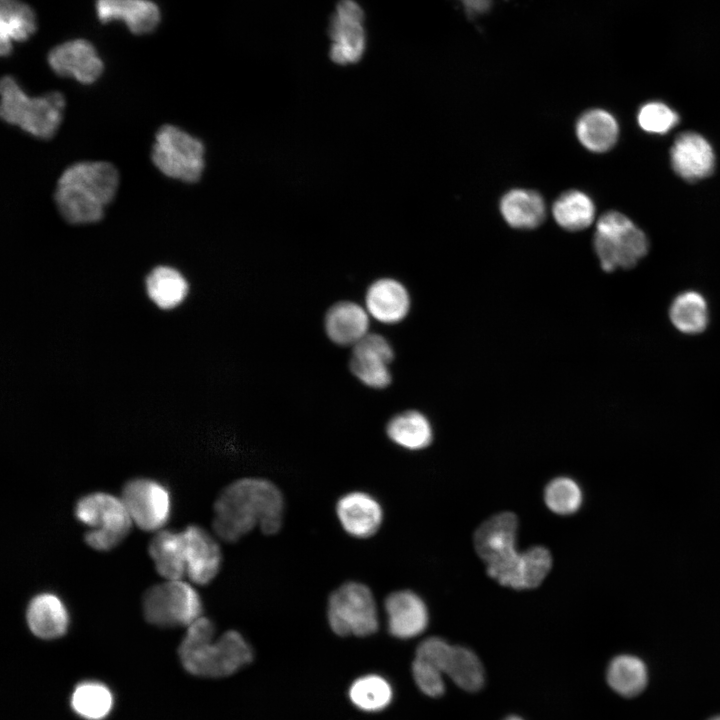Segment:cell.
<instances>
[{
    "label": "cell",
    "instance_id": "6da1fadb",
    "mask_svg": "<svg viewBox=\"0 0 720 720\" xmlns=\"http://www.w3.org/2000/svg\"><path fill=\"white\" fill-rule=\"evenodd\" d=\"M285 510L280 489L270 480L245 477L227 485L214 503L213 531L223 541L234 543L258 528L276 534Z\"/></svg>",
    "mask_w": 720,
    "mask_h": 720
},
{
    "label": "cell",
    "instance_id": "7a4b0ae2",
    "mask_svg": "<svg viewBox=\"0 0 720 720\" xmlns=\"http://www.w3.org/2000/svg\"><path fill=\"white\" fill-rule=\"evenodd\" d=\"M118 184L119 174L111 163L76 162L60 175L54 200L68 223H94L103 217L104 208L113 200Z\"/></svg>",
    "mask_w": 720,
    "mask_h": 720
},
{
    "label": "cell",
    "instance_id": "3957f363",
    "mask_svg": "<svg viewBox=\"0 0 720 720\" xmlns=\"http://www.w3.org/2000/svg\"><path fill=\"white\" fill-rule=\"evenodd\" d=\"M214 623L201 616L187 628L178 654L183 667L203 677H226L253 660L249 642L236 630H228L214 640Z\"/></svg>",
    "mask_w": 720,
    "mask_h": 720
},
{
    "label": "cell",
    "instance_id": "277c9868",
    "mask_svg": "<svg viewBox=\"0 0 720 720\" xmlns=\"http://www.w3.org/2000/svg\"><path fill=\"white\" fill-rule=\"evenodd\" d=\"M517 525L511 512L494 515L476 530L474 545L490 577L503 586L526 589V556L516 550Z\"/></svg>",
    "mask_w": 720,
    "mask_h": 720
},
{
    "label": "cell",
    "instance_id": "5b68a950",
    "mask_svg": "<svg viewBox=\"0 0 720 720\" xmlns=\"http://www.w3.org/2000/svg\"><path fill=\"white\" fill-rule=\"evenodd\" d=\"M0 94V115L5 122L40 139L47 140L55 135L63 118V94L52 91L30 97L10 75L1 79Z\"/></svg>",
    "mask_w": 720,
    "mask_h": 720
},
{
    "label": "cell",
    "instance_id": "8992f818",
    "mask_svg": "<svg viewBox=\"0 0 720 720\" xmlns=\"http://www.w3.org/2000/svg\"><path fill=\"white\" fill-rule=\"evenodd\" d=\"M74 513L79 522L90 528L84 539L97 551H109L120 544L133 522L121 497L105 492L81 497Z\"/></svg>",
    "mask_w": 720,
    "mask_h": 720
},
{
    "label": "cell",
    "instance_id": "52a82bcc",
    "mask_svg": "<svg viewBox=\"0 0 720 720\" xmlns=\"http://www.w3.org/2000/svg\"><path fill=\"white\" fill-rule=\"evenodd\" d=\"M593 246L603 270L611 272L636 265L648 251V240L627 216L609 211L597 222Z\"/></svg>",
    "mask_w": 720,
    "mask_h": 720
},
{
    "label": "cell",
    "instance_id": "ba28073f",
    "mask_svg": "<svg viewBox=\"0 0 720 720\" xmlns=\"http://www.w3.org/2000/svg\"><path fill=\"white\" fill-rule=\"evenodd\" d=\"M327 619L331 630L341 637H367L376 633L379 614L370 588L357 581L340 585L328 598Z\"/></svg>",
    "mask_w": 720,
    "mask_h": 720
},
{
    "label": "cell",
    "instance_id": "9c48e42d",
    "mask_svg": "<svg viewBox=\"0 0 720 720\" xmlns=\"http://www.w3.org/2000/svg\"><path fill=\"white\" fill-rule=\"evenodd\" d=\"M204 145L177 126H161L152 147L153 164L165 176L187 183L197 182L204 169Z\"/></svg>",
    "mask_w": 720,
    "mask_h": 720
},
{
    "label": "cell",
    "instance_id": "30bf717a",
    "mask_svg": "<svg viewBox=\"0 0 720 720\" xmlns=\"http://www.w3.org/2000/svg\"><path fill=\"white\" fill-rule=\"evenodd\" d=\"M143 614L152 625L169 628L189 626L202 616L198 592L183 580H167L144 593Z\"/></svg>",
    "mask_w": 720,
    "mask_h": 720
},
{
    "label": "cell",
    "instance_id": "8fae6325",
    "mask_svg": "<svg viewBox=\"0 0 720 720\" xmlns=\"http://www.w3.org/2000/svg\"><path fill=\"white\" fill-rule=\"evenodd\" d=\"M121 499L132 521L142 530L159 531L169 520L170 492L156 480L148 478L129 480L122 489Z\"/></svg>",
    "mask_w": 720,
    "mask_h": 720
},
{
    "label": "cell",
    "instance_id": "7c38bea8",
    "mask_svg": "<svg viewBox=\"0 0 720 720\" xmlns=\"http://www.w3.org/2000/svg\"><path fill=\"white\" fill-rule=\"evenodd\" d=\"M394 359L391 343L381 334L368 333L352 347L349 369L363 385L384 389L392 381L390 364Z\"/></svg>",
    "mask_w": 720,
    "mask_h": 720
},
{
    "label": "cell",
    "instance_id": "4fadbf2b",
    "mask_svg": "<svg viewBox=\"0 0 720 720\" xmlns=\"http://www.w3.org/2000/svg\"><path fill=\"white\" fill-rule=\"evenodd\" d=\"M364 14L353 0H341L332 15L329 35L330 57L337 64L357 62L365 49Z\"/></svg>",
    "mask_w": 720,
    "mask_h": 720
},
{
    "label": "cell",
    "instance_id": "5bb4252c",
    "mask_svg": "<svg viewBox=\"0 0 720 720\" xmlns=\"http://www.w3.org/2000/svg\"><path fill=\"white\" fill-rule=\"evenodd\" d=\"M48 64L55 74L92 84L102 75L104 64L95 46L86 39L63 42L50 50Z\"/></svg>",
    "mask_w": 720,
    "mask_h": 720
},
{
    "label": "cell",
    "instance_id": "9a60e30c",
    "mask_svg": "<svg viewBox=\"0 0 720 720\" xmlns=\"http://www.w3.org/2000/svg\"><path fill=\"white\" fill-rule=\"evenodd\" d=\"M181 533L186 576L194 584H209L221 568L222 553L218 542L209 532L197 525H189Z\"/></svg>",
    "mask_w": 720,
    "mask_h": 720
},
{
    "label": "cell",
    "instance_id": "2e32d148",
    "mask_svg": "<svg viewBox=\"0 0 720 720\" xmlns=\"http://www.w3.org/2000/svg\"><path fill=\"white\" fill-rule=\"evenodd\" d=\"M336 515L344 531L359 539L377 533L383 522V509L379 501L364 491H350L336 503Z\"/></svg>",
    "mask_w": 720,
    "mask_h": 720
},
{
    "label": "cell",
    "instance_id": "e0dca14e",
    "mask_svg": "<svg viewBox=\"0 0 720 720\" xmlns=\"http://www.w3.org/2000/svg\"><path fill=\"white\" fill-rule=\"evenodd\" d=\"M670 157L674 171L687 181L708 177L715 165L710 143L695 132L680 134L671 147Z\"/></svg>",
    "mask_w": 720,
    "mask_h": 720
},
{
    "label": "cell",
    "instance_id": "ac0fdd59",
    "mask_svg": "<svg viewBox=\"0 0 720 720\" xmlns=\"http://www.w3.org/2000/svg\"><path fill=\"white\" fill-rule=\"evenodd\" d=\"M389 633L399 639L421 634L428 624L424 601L410 590L390 593L384 603Z\"/></svg>",
    "mask_w": 720,
    "mask_h": 720
},
{
    "label": "cell",
    "instance_id": "d6986e66",
    "mask_svg": "<svg viewBox=\"0 0 720 720\" xmlns=\"http://www.w3.org/2000/svg\"><path fill=\"white\" fill-rule=\"evenodd\" d=\"M364 306L374 319L382 324L401 322L410 311L411 299L406 287L396 279L381 278L369 285Z\"/></svg>",
    "mask_w": 720,
    "mask_h": 720
},
{
    "label": "cell",
    "instance_id": "ffe728a7",
    "mask_svg": "<svg viewBox=\"0 0 720 720\" xmlns=\"http://www.w3.org/2000/svg\"><path fill=\"white\" fill-rule=\"evenodd\" d=\"M95 10L100 22L121 21L135 35L153 32L161 19L158 5L150 0H95Z\"/></svg>",
    "mask_w": 720,
    "mask_h": 720
},
{
    "label": "cell",
    "instance_id": "44dd1931",
    "mask_svg": "<svg viewBox=\"0 0 720 720\" xmlns=\"http://www.w3.org/2000/svg\"><path fill=\"white\" fill-rule=\"evenodd\" d=\"M371 317L365 306L350 300L334 303L324 317V330L331 342L353 347L368 333Z\"/></svg>",
    "mask_w": 720,
    "mask_h": 720
},
{
    "label": "cell",
    "instance_id": "7402d4cb",
    "mask_svg": "<svg viewBox=\"0 0 720 720\" xmlns=\"http://www.w3.org/2000/svg\"><path fill=\"white\" fill-rule=\"evenodd\" d=\"M26 621L38 638L52 640L63 636L69 627L68 610L59 596L51 592L35 595L28 603Z\"/></svg>",
    "mask_w": 720,
    "mask_h": 720
},
{
    "label": "cell",
    "instance_id": "603a6c76",
    "mask_svg": "<svg viewBox=\"0 0 720 720\" xmlns=\"http://www.w3.org/2000/svg\"><path fill=\"white\" fill-rule=\"evenodd\" d=\"M505 222L516 229L538 227L546 217L543 197L536 191L516 188L506 192L499 203Z\"/></svg>",
    "mask_w": 720,
    "mask_h": 720
},
{
    "label": "cell",
    "instance_id": "cb8c5ba5",
    "mask_svg": "<svg viewBox=\"0 0 720 720\" xmlns=\"http://www.w3.org/2000/svg\"><path fill=\"white\" fill-rule=\"evenodd\" d=\"M33 9L20 0H0V52L9 56L13 42L28 40L36 31Z\"/></svg>",
    "mask_w": 720,
    "mask_h": 720
},
{
    "label": "cell",
    "instance_id": "d4e9b609",
    "mask_svg": "<svg viewBox=\"0 0 720 720\" xmlns=\"http://www.w3.org/2000/svg\"><path fill=\"white\" fill-rule=\"evenodd\" d=\"M619 126L614 116L603 109L584 112L576 123V136L589 151L603 153L616 143Z\"/></svg>",
    "mask_w": 720,
    "mask_h": 720
},
{
    "label": "cell",
    "instance_id": "484cf974",
    "mask_svg": "<svg viewBox=\"0 0 720 720\" xmlns=\"http://www.w3.org/2000/svg\"><path fill=\"white\" fill-rule=\"evenodd\" d=\"M148 551L157 572L166 580H182L186 576L184 541L181 532L159 530L151 539Z\"/></svg>",
    "mask_w": 720,
    "mask_h": 720
},
{
    "label": "cell",
    "instance_id": "4316f807",
    "mask_svg": "<svg viewBox=\"0 0 720 720\" xmlns=\"http://www.w3.org/2000/svg\"><path fill=\"white\" fill-rule=\"evenodd\" d=\"M388 438L407 450H421L430 445L433 429L429 419L416 410H406L390 418L386 425Z\"/></svg>",
    "mask_w": 720,
    "mask_h": 720
},
{
    "label": "cell",
    "instance_id": "83f0119b",
    "mask_svg": "<svg viewBox=\"0 0 720 720\" xmlns=\"http://www.w3.org/2000/svg\"><path fill=\"white\" fill-rule=\"evenodd\" d=\"M552 213L560 227L575 232L591 225L595 217V206L586 193L568 190L555 200Z\"/></svg>",
    "mask_w": 720,
    "mask_h": 720
},
{
    "label": "cell",
    "instance_id": "f1b7e54d",
    "mask_svg": "<svg viewBox=\"0 0 720 720\" xmlns=\"http://www.w3.org/2000/svg\"><path fill=\"white\" fill-rule=\"evenodd\" d=\"M146 289L150 299L162 309H170L185 298L188 284L174 268L158 266L146 278Z\"/></svg>",
    "mask_w": 720,
    "mask_h": 720
},
{
    "label": "cell",
    "instance_id": "f546056e",
    "mask_svg": "<svg viewBox=\"0 0 720 720\" xmlns=\"http://www.w3.org/2000/svg\"><path fill=\"white\" fill-rule=\"evenodd\" d=\"M672 324L685 334L702 332L708 323V307L705 298L696 291L677 295L669 309Z\"/></svg>",
    "mask_w": 720,
    "mask_h": 720
},
{
    "label": "cell",
    "instance_id": "4dcf8cb0",
    "mask_svg": "<svg viewBox=\"0 0 720 720\" xmlns=\"http://www.w3.org/2000/svg\"><path fill=\"white\" fill-rule=\"evenodd\" d=\"M607 681L618 694L632 697L639 694L647 684V669L638 657L620 655L615 657L607 670Z\"/></svg>",
    "mask_w": 720,
    "mask_h": 720
},
{
    "label": "cell",
    "instance_id": "1f68e13d",
    "mask_svg": "<svg viewBox=\"0 0 720 720\" xmlns=\"http://www.w3.org/2000/svg\"><path fill=\"white\" fill-rule=\"evenodd\" d=\"M348 696L360 710L377 712L385 709L392 700L393 690L382 676L368 674L357 678L350 686Z\"/></svg>",
    "mask_w": 720,
    "mask_h": 720
},
{
    "label": "cell",
    "instance_id": "d6a6232c",
    "mask_svg": "<svg viewBox=\"0 0 720 720\" xmlns=\"http://www.w3.org/2000/svg\"><path fill=\"white\" fill-rule=\"evenodd\" d=\"M445 673L468 692L480 690L485 681L483 666L477 655L462 646H453Z\"/></svg>",
    "mask_w": 720,
    "mask_h": 720
},
{
    "label": "cell",
    "instance_id": "836d02e7",
    "mask_svg": "<svg viewBox=\"0 0 720 720\" xmlns=\"http://www.w3.org/2000/svg\"><path fill=\"white\" fill-rule=\"evenodd\" d=\"M71 706L85 719L101 720L110 713L113 696L110 690L99 682H83L73 691Z\"/></svg>",
    "mask_w": 720,
    "mask_h": 720
},
{
    "label": "cell",
    "instance_id": "e575fe53",
    "mask_svg": "<svg viewBox=\"0 0 720 720\" xmlns=\"http://www.w3.org/2000/svg\"><path fill=\"white\" fill-rule=\"evenodd\" d=\"M545 502L549 509L557 514H571L581 506L582 492L574 480L559 477L547 485Z\"/></svg>",
    "mask_w": 720,
    "mask_h": 720
},
{
    "label": "cell",
    "instance_id": "d590c367",
    "mask_svg": "<svg viewBox=\"0 0 720 720\" xmlns=\"http://www.w3.org/2000/svg\"><path fill=\"white\" fill-rule=\"evenodd\" d=\"M637 121L648 133L665 134L678 124L679 116L664 103L649 102L640 108Z\"/></svg>",
    "mask_w": 720,
    "mask_h": 720
},
{
    "label": "cell",
    "instance_id": "8d00e7d4",
    "mask_svg": "<svg viewBox=\"0 0 720 720\" xmlns=\"http://www.w3.org/2000/svg\"><path fill=\"white\" fill-rule=\"evenodd\" d=\"M453 646L438 637L422 641L416 649L415 659L423 661L445 673Z\"/></svg>",
    "mask_w": 720,
    "mask_h": 720
},
{
    "label": "cell",
    "instance_id": "74e56055",
    "mask_svg": "<svg viewBox=\"0 0 720 720\" xmlns=\"http://www.w3.org/2000/svg\"><path fill=\"white\" fill-rule=\"evenodd\" d=\"M439 669L414 658L412 675L418 688L430 697H439L444 693L445 685Z\"/></svg>",
    "mask_w": 720,
    "mask_h": 720
},
{
    "label": "cell",
    "instance_id": "f35d334b",
    "mask_svg": "<svg viewBox=\"0 0 720 720\" xmlns=\"http://www.w3.org/2000/svg\"><path fill=\"white\" fill-rule=\"evenodd\" d=\"M504 720H523V719L520 718L519 716L512 715V716L505 718Z\"/></svg>",
    "mask_w": 720,
    "mask_h": 720
},
{
    "label": "cell",
    "instance_id": "ab89813d",
    "mask_svg": "<svg viewBox=\"0 0 720 720\" xmlns=\"http://www.w3.org/2000/svg\"><path fill=\"white\" fill-rule=\"evenodd\" d=\"M710 720H720V716L714 717V718H712V719H710Z\"/></svg>",
    "mask_w": 720,
    "mask_h": 720
}]
</instances>
